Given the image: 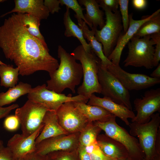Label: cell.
Listing matches in <instances>:
<instances>
[{
    "mask_svg": "<svg viewBox=\"0 0 160 160\" xmlns=\"http://www.w3.org/2000/svg\"><path fill=\"white\" fill-rule=\"evenodd\" d=\"M76 60L79 61L83 73V81L78 88V95H83L89 99L94 93H100L101 88L97 73L100 60L92 51L86 52L83 46L76 47L70 54Z\"/></svg>",
    "mask_w": 160,
    "mask_h": 160,
    "instance_id": "3",
    "label": "cell"
},
{
    "mask_svg": "<svg viewBox=\"0 0 160 160\" xmlns=\"http://www.w3.org/2000/svg\"><path fill=\"white\" fill-rule=\"evenodd\" d=\"M20 13L24 27L31 35L39 40L46 47H47L44 39L40 31V20L37 17L28 14Z\"/></svg>",
    "mask_w": 160,
    "mask_h": 160,
    "instance_id": "27",
    "label": "cell"
},
{
    "mask_svg": "<svg viewBox=\"0 0 160 160\" xmlns=\"http://www.w3.org/2000/svg\"><path fill=\"white\" fill-rule=\"evenodd\" d=\"M60 4L63 6L65 5L66 7L73 10L76 13L75 17L78 22L82 20L87 24V22L83 13L84 9L82 8L76 0H60Z\"/></svg>",
    "mask_w": 160,
    "mask_h": 160,
    "instance_id": "31",
    "label": "cell"
},
{
    "mask_svg": "<svg viewBox=\"0 0 160 160\" xmlns=\"http://www.w3.org/2000/svg\"><path fill=\"white\" fill-rule=\"evenodd\" d=\"M87 104L103 108L116 117L119 118L128 126L130 124L128 119H132L135 116L134 112L126 106L116 103L108 98L97 97L94 94L89 98Z\"/></svg>",
    "mask_w": 160,
    "mask_h": 160,
    "instance_id": "17",
    "label": "cell"
},
{
    "mask_svg": "<svg viewBox=\"0 0 160 160\" xmlns=\"http://www.w3.org/2000/svg\"><path fill=\"white\" fill-rule=\"evenodd\" d=\"M23 159V160H47L46 156L41 155L35 152L27 155Z\"/></svg>",
    "mask_w": 160,
    "mask_h": 160,
    "instance_id": "40",
    "label": "cell"
},
{
    "mask_svg": "<svg viewBox=\"0 0 160 160\" xmlns=\"http://www.w3.org/2000/svg\"><path fill=\"white\" fill-rule=\"evenodd\" d=\"M150 36L141 38L133 37L128 42V54L123 62L125 67H144L147 69L154 67L153 45L155 43Z\"/></svg>",
    "mask_w": 160,
    "mask_h": 160,
    "instance_id": "5",
    "label": "cell"
},
{
    "mask_svg": "<svg viewBox=\"0 0 160 160\" xmlns=\"http://www.w3.org/2000/svg\"><path fill=\"white\" fill-rule=\"evenodd\" d=\"M80 133L62 135L45 139L36 144L35 152L43 156L58 151L77 149Z\"/></svg>",
    "mask_w": 160,
    "mask_h": 160,
    "instance_id": "14",
    "label": "cell"
},
{
    "mask_svg": "<svg viewBox=\"0 0 160 160\" xmlns=\"http://www.w3.org/2000/svg\"><path fill=\"white\" fill-rule=\"evenodd\" d=\"M116 118L114 116L109 121L105 122L95 121L94 124L104 131L105 134L118 141L125 148L129 159L144 160L145 154L138 140L119 125Z\"/></svg>",
    "mask_w": 160,
    "mask_h": 160,
    "instance_id": "6",
    "label": "cell"
},
{
    "mask_svg": "<svg viewBox=\"0 0 160 160\" xmlns=\"http://www.w3.org/2000/svg\"><path fill=\"white\" fill-rule=\"evenodd\" d=\"M116 160H130L128 158H127L125 159H117Z\"/></svg>",
    "mask_w": 160,
    "mask_h": 160,
    "instance_id": "45",
    "label": "cell"
},
{
    "mask_svg": "<svg viewBox=\"0 0 160 160\" xmlns=\"http://www.w3.org/2000/svg\"><path fill=\"white\" fill-rule=\"evenodd\" d=\"M134 104L137 113L131 120L132 122L143 124L148 122L155 112H160V88L146 91L141 98L135 100Z\"/></svg>",
    "mask_w": 160,
    "mask_h": 160,
    "instance_id": "13",
    "label": "cell"
},
{
    "mask_svg": "<svg viewBox=\"0 0 160 160\" xmlns=\"http://www.w3.org/2000/svg\"><path fill=\"white\" fill-rule=\"evenodd\" d=\"M151 77L155 78L160 79V64H159L156 68L151 73Z\"/></svg>",
    "mask_w": 160,
    "mask_h": 160,
    "instance_id": "44",
    "label": "cell"
},
{
    "mask_svg": "<svg viewBox=\"0 0 160 160\" xmlns=\"http://www.w3.org/2000/svg\"><path fill=\"white\" fill-rule=\"evenodd\" d=\"M57 54L60 63L58 68L49 74L50 79L47 81L46 88L58 93L68 88L75 93L83 77L81 65L61 45L58 46Z\"/></svg>",
    "mask_w": 160,
    "mask_h": 160,
    "instance_id": "2",
    "label": "cell"
},
{
    "mask_svg": "<svg viewBox=\"0 0 160 160\" xmlns=\"http://www.w3.org/2000/svg\"><path fill=\"white\" fill-rule=\"evenodd\" d=\"M4 64V63H3V62H2L0 60V65H2V64Z\"/></svg>",
    "mask_w": 160,
    "mask_h": 160,
    "instance_id": "46",
    "label": "cell"
},
{
    "mask_svg": "<svg viewBox=\"0 0 160 160\" xmlns=\"http://www.w3.org/2000/svg\"><path fill=\"white\" fill-rule=\"evenodd\" d=\"M5 1V0H0V3L3 2L4 1Z\"/></svg>",
    "mask_w": 160,
    "mask_h": 160,
    "instance_id": "47",
    "label": "cell"
},
{
    "mask_svg": "<svg viewBox=\"0 0 160 160\" xmlns=\"http://www.w3.org/2000/svg\"><path fill=\"white\" fill-rule=\"evenodd\" d=\"M14 1V8L11 11L1 15L0 17L15 12L28 14L40 20L47 19L49 15V11L44 5L43 0H15Z\"/></svg>",
    "mask_w": 160,
    "mask_h": 160,
    "instance_id": "18",
    "label": "cell"
},
{
    "mask_svg": "<svg viewBox=\"0 0 160 160\" xmlns=\"http://www.w3.org/2000/svg\"><path fill=\"white\" fill-rule=\"evenodd\" d=\"M102 130L99 127L89 123L80 133L79 145L85 147L97 142V137Z\"/></svg>",
    "mask_w": 160,
    "mask_h": 160,
    "instance_id": "28",
    "label": "cell"
},
{
    "mask_svg": "<svg viewBox=\"0 0 160 160\" xmlns=\"http://www.w3.org/2000/svg\"><path fill=\"white\" fill-rule=\"evenodd\" d=\"M73 103L75 106L87 119L89 123L96 121L106 122L115 116L100 106L90 105L83 103L73 102Z\"/></svg>",
    "mask_w": 160,
    "mask_h": 160,
    "instance_id": "22",
    "label": "cell"
},
{
    "mask_svg": "<svg viewBox=\"0 0 160 160\" xmlns=\"http://www.w3.org/2000/svg\"><path fill=\"white\" fill-rule=\"evenodd\" d=\"M23 160V158H21V159H17V160Z\"/></svg>",
    "mask_w": 160,
    "mask_h": 160,
    "instance_id": "48",
    "label": "cell"
},
{
    "mask_svg": "<svg viewBox=\"0 0 160 160\" xmlns=\"http://www.w3.org/2000/svg\"><path fill=\"white\" fill-rule=\"evenodd\" d=\"M159 113H154L150 121L143 124L130 123L129 134L137 136L140 147L145 154L144 160H152L154 155L155 145L158 129L160 126Z\"/></svg>",
    "mask_w": 160,
    "mask_h": 160,
    "instance_id": "8",
    "label": "cell"
},
{
    "mask_svg": "<svg viewBox=\"0 0 160 160\" xmlns=\"http://www.w3.org/2000/svg\"><path fill=\"white\" fill-rule=\"evenodd\" d=\"M160 33V13L156 15L144 23L133 37L141 38L147 35Z\"/></svg>",
    "mask_w": 160,
    "mask_h": 160,
    "instance_id": "29",
    "label": "cell"
},
{
    "mask_svg": "<svg viewBox=\"0 0 160 160\" xmlns=\"http://www.w3.org/2000/svg\"><path fill=\"white\" fill-rule=\"evenodd\" d=\"M97 141L101 151L107 156L116 159L128 158L125 148L119 142L106 134L99 135Z\"/></svg>",
    "mask_w": 160,
    "mask_h": 160,
    "instance_id": "20",
    "label": "cell"
},
{
    "mask_svg": "<svg viewBox=\"0 0 160 160\" xmlns=\"http://www.w3.org/2000/svg\"><path fill=\"white\" fill-rule=\"evenodd\" d=\"M97 76L101 88L100 93L103 97L132 110L129 91L105 67L101 64V62L99 66Z\"/></svg>",
    "mask_w": 160,
    "mask_h": 160,
    "instance_id": "7",
    "label": "cell"
},
{
    "mask_svg": "<svg viewBox=\"0 0 160 160\" xmlns=\"http://www.w3.org/2000/svg\"><path fill=\"white\" fill-rule=\"evenodd\" d=\"M43 129L36 140V144L51 137L69 134L59 124L56 111L48 110L43 119Z\"/></svg>",
    "mask_w": 160,
    "mask_h": 160,
    "instance_id": "19",
    "label": "cell"
},
{
    "mask_svg": "<svg viewBox=\"0 0 160 160\" xmlns=\"http://www.w3.org/2000/svg\"><path fill=\"white\" fill-rule=\"evenodd\" d=\"M27 97L28 99L43 105L49 110L56 112L65 103L72 101L87 103L89 100L88 98L81 95L72 96L71 94L66 96L57 93L47 89L45 84L32 88Z\"/></svg>",
    "mask_w": 160,
    "mask_h": 160,
    "instance_id": "10",
    "label": "cell"
},
{
    "mask_svg": "<svg viewBox=\"0 0 160 160\" xmlns=\"http://www.w3.org/2000/svg\"><path fill=\"white\" fill-rule=\"evenodd\" d=\"M16 104H14L5 107H0V119L6 117L12 110L17 108Z\"/></svg>",
    "mask_w": 160,
    "mask_h": 160,
    "instance_id": "39",
    "label": "cell"
},
{
    "mask_svg": "<svg viewBox=\"0 0 160 160\" xmlns=\"http://www.w3.org/2000/svg\"><path fill=\"white\" fill-rule=\"evenodd\" d=\"M28 83L20 82L15 87L9 88L6 92L0 93V107L11 104L19 97L28 94L32 89Z\"/></svg>",
    "mask_w": 160,
    "mask_h": 160,
    "instance_id": "25",
    "label": "cell"
},
{
    "mask_svg": "<svg viewBox=\"0 0 160 160\" xmlns=\"http://www.w3.org/2000/svg\"><path fill=\"white\" fill-rule=\"evenodd\" d=\"M91 160H116L104 154L100 148L89 154Z\"/></svg>",
    "mask_w": 160,
    "mask_h": 160,
    "instance_id": "38",
    "label": "cell"
},
{
    "mask_svg": "<svg viewBox=\"0 0 160 160\" xmlns=\"http://www.w3.org/2000/svg\"><path fill=\"white\" fill-rule=\"evenodd\" d=\"M78 148L69 151H58L46 155L47 160H77L76 151Z\"/></svg>",
    "mask_w": 160,
    "mask_h": 160,
    "instance_id": "30",
    "label": "cell"
},
{
    "mask_svg": "<svg viewBox=\"0 0 160 160\" xmlns=\"http://www.w3.org/2000/svg\"><path fill=\"white\" fill-rule=\"evenodd\" d=\"M78 152L80 160H91L89 154L84 147L79 145Z\"/></svg>",
    "mask_w": 160,
    "mask_h": 160,
    "instance_id": "41",
    "label": "cell"
},
{
    "mask_svg": "<svg viewBox=\"0 0 160 160\" xmlns=\"http://www.w3.org/2000/svg\"><path fill=\"white\" fill-rule=\"evenodd\" d=\"M150 37L155 43L154 62V67L157 66L160 60V33L152 34Z\"/></svg>",
    "mask_w": 160,
    "mask_h": 160,
    "instance_id": "34",
    "label": "cell"
},
{
    "mask_svg": "<svg viewBox=\"0 0 160 160\" xmlns=\"http://www.w3.org/2000/svg\"><path fill=\"white\" fill-rule=\"evenodd\" d=\"M44 4L49 12L52 14L58 12L61 9L59 6L60 0H45L44 1Z\"/></svg>",
    "mask_w": 160,
    "mask_h": 160,
    "instance_id": "37",
    "label": "cell"
},
{
    "mask_svg": "<svg viewBox=\"0 0 160 160\" xmlns=\"http://www.w3.org/2000/svg\"><path fill=\"white\" fill-rule=\"evenodd\" d=\"M48 110L43 105L29 99L22 106L17 108L15 115L21 125L22 134L29 136L43 125V118Z\"/></svg>",
    "mask_w": 160,
    "mask_h": 160,
    "instance_id": "9",
    "label": "cell"
},
{
    "mask_svg": "<svg viewBox=\"0 0 160 160\" xmlns=\"http://www.w3.org/2000/svg\"><path fill=\"white\" fill-rule=\"evenodd\" d=\"M63 20L65 28L64 35L66 37L76 38L85 50L88 52H91L92 49L90 45L87 43L84 38L81 29L71 20L69 8L67 7H66V11L64 15Z\"/></svg>",
    "mask_w": 160,
    "mask_h": 160,
    "instance_id": "24",
    "label": "cell"
},
{
    "mask_svg": "<svg viewBox=\"0 0 160 160\" xmlns=\"http://www.w3.org/2000/svg\"><path fill=\"white\" fill-rule=\"evenodd\" d=\"M86 151L89 154L100 148L97 142L84 147Z\"/></svg>",
    "mask_w": 160,
    "mask_h": 160,
    "instance_id": "43",
    "label": "cell"
},
{
    "mask_svg": "<svg viewBox=\"0 0 160 160\" xmlns=\"http://www.w3.org/2000/svg\"><path fill=\"white\" fill-rule=\"evenodd\" d=\"M97 1L99 6H105L113 12H115L118 10L119 0H98Z\"/></svg>",
    "mask_w": 160,
    "mask_h": 160,
    "instance_id": "36",
    "label": "cell"
},
{
    "mask_svg": "<svg viewBox=\"0 0 160 160\" xmlns=\"http://www.w3.org/2000/svg\"><path fill=\"white\" fill-rule=\"evenodd\" d=\"M0 160H17L12 153L3 142L0 140Z\"/></svg>",
    "mask_w": 160,
    "mask_h": 160,
    "instance_id": "35",
    "label": "cell"
},
{
    "mask_svg": "<svg viewBox=\"0 0 160 160\" xmlns=\"http://www.w3.org/2000/svg\"><path fill=\"white\" fill-rule=\"evenodd\" d=\"M128 90H139L160 84V79L140 73H132L123 69L119 65L113 64L105 67Z\"/></svg>",
    "mask_w": 160,
    "mask_h": 160,
    "instance_id": "12",
    "label": "cell"
},
{
    "mask_svg": "<svg viewBox=\"0 0 160 160\" xmlns=\"http://www.w3.org/2000/svg\"><path fill=\"white\" fill-rule=\"evenodd\" d=\"M78 2L80 5L85 7L86 12L84 16L91 29L95 31L98 26L101 29L105 24L103 17L104 13L100 9L97 0H79Z\"/></svg>",
    "mask_w": 160,
    "mask_h": 160,
    "instance_id": "21",
    "label": "cell"
},
{
    "mask_svg": "<svg viewBox=\"0 0 160 160\" xmlns=\"http://www.w3.org/2000/svg\"><path fill=\"white\" fill-rule=\"evenodd\" d=\"M73 102L64 103L56 112L59 124L69 134L80 133L89 123Z\"/></svg>",
    "mask_w": 160,
    "mask_h": 160,
    "instance_id": "11",
    "label": "cell"
},
{
    "mask_svg": "<svg viewBox=\"0 0 160 160\" xmlns=\"http://www.w3.org/2000/svg\"><path fill=\"white\" fill-rule=\"evenodd\" d=\"M78 24L79 27L82 31L84 38L87 39L92 51L100 60L101 64L106 67L112 64L111 62L104 55L102 45L95 38L94 31L90 30L87 24L82 20L79 21Z\"/></svg>",
    "mask_w": 160,
    "mask_h": 160,
    "instance_id": "23",
    "label": "cell"
},
{
    "mask_svg": "<svg viewBox=\"0 0 160 160\" xmlns=\"http://www.w3.org/2000/svg\"><path fill=\"white\" fill-rule=\"evenodd\" d=\"M43 126L44 125L29 136L26 137L22 134H17L9 140L7 147L17 160L23 158L27 155L35 151L36 140Z\"/></svg>",
    "mask_w": 160,
    "mask_h": 160,
    "instance_id": "16",
    "label": "cell"
},
{
    "mask_svg": "<svg viewBox=\"0 0 160 160\" xmlns=\"http://www.w3.org/2000/svg\"><path fill=\"white\" fill-rule=\"evenodd\" d=\"M129 2L128 0H119V11L123 27L122 33H124L127 31L129 26V19L128 12Z\"/></svg>",
    "mask_w": 160,
    "mask_h": 160,
    "instance_id": "32",
    "label": "cell"
},
{
    "mask_svg": "<svg viewBox=\"0 0 160 160\" xmlns=\"http://www.w3.org/2000/svg\"><path fill=\"white\" fill-rule=\"evenodd\" d=\"M19 69L12 65L5 63L0 65V85L6 88L15 86L18 80Z\"/></svg>",
    "mask_w": 160,
    "mask_h": 160,
    "instance_id": "26",
    "label": "cell"
},
{
    "mask_svg": "<svg viewBox=\"0 0 160 160\" xmlns=\"http://www.w3.org/2000/svg\"><path fill=\"white\" fill-rule=\"evenodd\" d=\"M160 12L159 9L151 15L143 16L141 20H136L133 18L132 13L129 15V24L127 31L122 33L113 52L107 57L113 65H119L121 57L124 47L133 37L140 27L146 21Z\"/></svg>",
    "mask_w": 160,
    "mask_h": 160,
    "instance_id": "15",
    "label": "cell"
},
{
    "mask_svg": "<svg viewBox=\"0 0 160 160\" xmlns=\"http://www.w3.org/2000/svg\"><path fill=\"white\" fill-rule=\"evenodd\" d=\"M99 7L105 11V25L100 30L93 31L96 39L102 45L104 55L108 57L113 51L122 33L123 27L119 11L113 12L105 6Z\"/></svg>",
    "mask_w": 160,
    "mask_h": 160,
    "instance_id": "4",
    "label": "cell"
},
{
    "mask_svg": "<svg viewBox=\"0 0 160 160\" xmlns=\"http://www.w3.org/2000/svg\"><path fill=\"white\" fill-rule=\"evenodd\" d=\"M0 47L22 76L40 71L50 74L59 66L57 60L50 54L48 47L25 29L20 13H13L0 26Z\"/></svg>",
    "mask_w": 160,
    "mask_h": 160,
    "instance_id": "1",
    "label": "cell"
},
{
    "mask_svg": "<svg viewBox=\"0 0 160 160\" xmlns=\"http://www.w3.org/2000/svg\"><path fill=\"white\" fill-rule=\"evenodd\" d=\"M132 3L133 7L138 10L145 9L147 4V1L146 0H133Z\"/></svg>",
    "mask_w": 160,
    "mask_h": 160,
    "instance_id": "42",
    "label": "cell"
},
{
    "mask_svg": "<svg viewBox=\"0 0 160 160\" xmlns=\"http://www.w3.org/2000/svg\"><path fill=\"white\" fill-rule=\"evenodd\" d=\"M3 124L4 127L6 129L10 131H13L18 129L20 123L16 116L12 115L6 117Z\"/></svg>",
    "mask_w": 160,
    "mask_h": 160,
    "instance_id": "33",
    "label": "cell"
}]
</instances>
